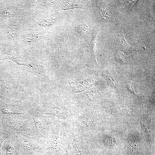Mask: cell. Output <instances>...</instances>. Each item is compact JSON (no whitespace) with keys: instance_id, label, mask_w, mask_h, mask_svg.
<instances>
[{"instance_id":"10","label":"cell","mask_w":155,"mask_h":155,"mask_svg":"<svg viewBox=\"0 0 155 155\" xmlns=\"http://www.w3.org/2000/svg\"><path fill=\"white\" fill-rule=\"evenodd\" d=\"M32 106L30 103L25 102L18 104H9L3 102H0V111L3 115H22L28 118L32 119L29 109Z\"/></svg>"},{"instance_id":"14","label":"cell","mask_w":155,"mask_h":155,"mask_svg":"<svg viewBox=\"0 0 155 155\" xmlns=\"http://www.w3.org/2000/svg\"><path fill=\"white\" fill-rule=\"evenodd\" d=\"M2 155H20L11 137L6 139L1 148Z\"/></svg>"},{"instance_id":"9","label":"cell","mask_w":155,"mask_h":155,"mask_svg":"<svg viewBox=\"0 0 155 155\" xmlns=\"http://www.w3.org/2000/svg\"><path fill=\"white\" fill-rule=\"evenodd\" d=\"M7 58L12 60L18 65L17 71L19 66L22 65L30 67L39 78L44 77L46 73V71L45 67L33 57H21L12 55L7 56Z\"/></svg>"},{"instance_id":"12","label":"cell","mask_w":155,"mask_h":155,"mask_svg":"<svg viewBox=\"0 0 155 155\" xmlns=\"http://www.w3.org/2000/svg\"><path fill=\"white\" fill-rule=\"evenodd\" d=\"M79 101L84 103L92 102L101 99L104 94L100 90L96 89H89L87 91L76 95Z\"/></svg>"},{"instance_id":"20","label":"cell","mask_w":155,"mask_h":155,"mask_svg":"<svg viewBox=\"0 0 155 155\" xmlns=\"http://www.w3.org/2000/svg\"><path fill=\"white\" fill-rule=\"evenodd\" d=\"M133 84L134 82L132 80L126 79L124 82V85L129 92L131 94L136 95L133 90Z\"/></svg>"},{"instance_id":"13","label":"cell","mask_w":155,"mask_h":155,"mask_svg":"<svg viewBox=\"0 0 155 155\" xmlns=\"http://www.w3.org/2000/svg\"><path fill=\"white\" fill-rule=\"evenodd\" d=\"M101 74L109 86L113 88L116 87L118 82V78L113 66H109L103 70L101 72Z\"/></svg>"},{"instance_id":"17","label":"cell","mask_w":155,"mask_h":155,"mask_svg":"<svg viewBox=\"0 0 155 155\" xmlns=\"http://www.w3.org/2000/svg\"><path fill=\"white\" fill-rule=\"evenodd\" d=\"M11 137V135L5 130L2 125H0V155L1 154V148L3 142L6 139Z\"/></svg>"},{"instance_id":"7","label":"cell","mask_w":155,"mask_h":155,"mask_svg":"<svg viewBox=\"0 0 155 155\" xmlns=\"http://www.w3.org/2000/svg\"><path fill=\"white\" fill-rule=\"evenodd\" d=\"M61 120L57 118L48 129L45 142L47 155H56L63 148L61 142L59 134L61 124Z\"/></svg>"},{"instance_id":"6","label":"cell","mask_w":155,"mask_h":155,"mask_svg":"<svg viewBox=\"0 0 155 155\" xmlns=\"http://www.w3.org/2000/svg\"><path fill=\"white\" fill-rule=\"evenodd\" d=\"M139 132L132 130L128 134L125 145L123 146L119 155H153L150 148L144 145Z\"/></svg>"},{"instance_id":"8","label":"cell","mask_w":155,"mask_h":155,"mask_svg":"<svg viewBox=\"0 0 155 155\" xmlns=\"http://www.w3.org/2000/svg\"><path fill=\"white\" fill-rule=\"evenodd\" d=\"M29 113L35 125L36 133L34 137L45 141L47 131L50 125L56 119L51 115L42 114L32 106Z\"/></svg>"},{"instance_id":"5","label":"cell","mask_w":155,"mask_h":155,"mask_svg":"<svg viewBox=\"0 0 155 155\" xmlns=\"http://www.w3.org/2000/svg\"><path fill=\"white\" fill-rule=\"evenodd\" d=\"M20 155H28L35 153L46 152L45 141L24 134L11 136Z\"/></svg>"},{"instance_id":"18","label":"cell","mask_w":155,"mask_h":155,"mask_svg":"<svg viewBox=\"0 0 155 155\" xmlns=\"http://www.w3.org/2000/svg\"><path fill=\"white\" fill-rule=\"evenodd\" d=\"M63 9L66 10L74 8H82L81 6L76 1H64Z\"/></svg>"},{"instance_id":"19","label":"cell","mask_w":155,"mask_h":155,"mask_svg":"<svg viewBox=\"0 0 155 155\" xmlns=\"http://www.w3.org/2000/svg\"><path fill=\"white\" fill-rule=\"evenodd\" d=\"M76 30L77 32L82 35L86 34L89 30V27L86 24H79L75 27Z\"/></svg>"},{"instance_id":"25","label":"cell","mask_w":155,"mask_h":155,"mask_svg":"<svg viewBox=\"0 0 155 155\" xmlns=\"http://www.w3.org/2000/svg\"><path fill=\"white\" fill-rule=\"evenodd\" d=\"M90 155H106L102 152L97 150H94Z\"/></svg>"},{"instance_id":"3","label":"cell","mask_w":155,"mask_h":155,"mask_svg":"<svg viewBox=\"0 0 155 155\" xmlns=\"http://www.w3.org/2000/svg\"><path fill=\"white\" fill-rule=\"evenodd\" d=\"M65 121L75 133L82 135V134L96 131L100 126V119L97 113L93 110L89 108L75 119Z\"/></svg>"},{"instance_id":"1","label":"cell","mask_w":155,"mask_h":155,"mask_svg":"<svg viewBox=\"0 0 155 155\" xmlns=\"http://www.w3.org/2000/svg\"><path fill=\"white\" fill-rule=\"evenodd\" d=\"M34 107V108L41 114L53 116L64 122L71 117L78 116L82 114L76 106L70 103L46 102L36 104Z\"/></svg>"},{"instance_id":"23","label":"cell","mask_w":155,"mask_h":155,"mask_svg":"<svg viewBox=\"0 0 155 155\" xmlns=\"http://www.w3.org/2000/svg\"><path fill=\"white\" fill-rule=\"evenodd\" d=\"M149 100L153 104L155 103V92L154 91H150L148 93L147 96Z\"/></svg>"},{"instance_id":"4","label":"cell","mask_w":155,"mask_h":155,"mask_svg":"<svg viewBox=\"0 0 155 155\" xmlns=\"http://www.w3.org/2000/svg\"><path fill=\"white\" fill-rule=\"evenodd\" d=\"M0 119L3 128L11 136L22 134L32 137L35 135V128L32 119L22 121L0 115Z\"/></svg>"},{"instance_id":"28","label":"cell","mask_w":155,"mask_h":155,"mask_svg":"<svg viewBox=\"0 0 155 155\" xmlns=\"http://www.w3.org/2000/svg\"></svg>"},{"instance_id":"24","label":"cell","mask_w":155,"mask_h":155,"mask_svg":"<svg viewBox=\"0 0 155 155\" xmlns=\"http://www.w3.org/2000/svg\"><path fill=\"white\" fill-rule=\"evenodd\" d=\"M68 148L66 147H63L60 150L56 155H68Z\"/></svg>"},{"instance_id":"21","label":"cell","mask_w":155,"mask_h":155,"mask_svg":"<svg viewBox=\"0 0 155 155\" xmlns=\"http://www.w3.org/2000/svg\"><path fill=\"white\" fill-rule=\"evenodd\" d=\"M95 82V80L94 79L87 78L80 82V83L82 85L89 88L90 87L94 84Z\"/></svg>"},{"instance_id":"26","label":"cell","mask_w":155,"mask_h":155,"mask_svg":"<svg viewBox=\"0 0 155 155\" xmlns=\"http://www.w3.org/2000/svg\"><path fill=\"white\" fill-rule=\"evenodd\" d=\"M28 155H47L46 152L42 153H35L29 154Z\"/></svg>"},{"instance_id":"2","label":"cell","mask_w":155,"mask_h":155,"mask_svg":"<svg viewBox=\"0 0 155 155\" xmlns=\"http://www.w3.org/2000/svg\"><path fill=\"white\" fill-rule=\"evenodd\" d=\"M60 139L61 144L69 149L71 155H90L94 150V147L86 142L83 136L65 131L64 125L60 129Z\"/></svg>"},{"instance_id":"16","label":"cell","mask_w":155,"mask_h":155,"mask_svg":"<svg viewBox=\"0 0 155 155\" xmlns=\"http://www.w3.org/2000/svg\"><path fill=\"white\" fill-rule=\"evenodd\" d=\"M69 84L71 87L72 92L74 93L83 92L89 89V88L81 84H76L73 82H70Z\"/></svg>"},{"instance_id":"11","label":"cell","mask_w":155,"mask_h":155,"mask_svg":"<svg viewBox=\"0 0 155 155\" xmlns=\"http://www.w3.org/2000/svg\"><path fill=\"white\" fill-rule=\"evenodd\" d=\"M104 107L107 113L118 120L126 117L133 111V108L115 104L107 105Z\"/></svg>"},{"instance_id":"15","label":"cell","mask_w":155,"mask_h":155,"mask_svg":"<svg viewBox=\"0 0 155 155\" xmlns=\"http://www.w3.org/2000/svg\"><path fill=\"white\" fill-rule=\"evenodd\" d=\"M97 41V36L96 35L92 40L90 44L89 50L91 61L96 66H98V65L96 62V58Z\"/></svg>"},{"instance_id":"22","label":"cell","mask_w":155,"mask_h":155,"mask_svg":"<svg viewBox=\"0 0 155 155\" xmlns=\"http://www.w3.org/2000/svg\"><path fill=\"white\" fill-rule=\"evenodd\" d=\"M55 20L54 19H47L43 20L41 22L42 25L44 26H48L51 25L55 23Z\"/></svg>"},{"instance_id":"27","label":"cell","mask_w":155,"mask_h":155,"mask_svg":"<svg viewBox=\"0 0 155 155\" xmlns=\"http://www.w3.org/2000/svg\"><path fill=\"white\" fill-rule=\"evenodd\" d=\"M155 155V154H154V155Z\"/></svg>"}]
</instances>
